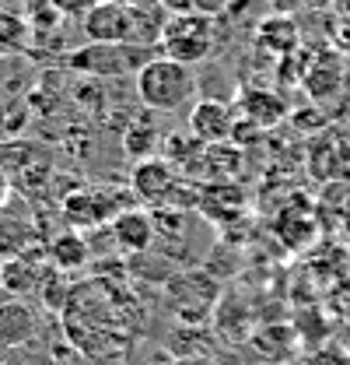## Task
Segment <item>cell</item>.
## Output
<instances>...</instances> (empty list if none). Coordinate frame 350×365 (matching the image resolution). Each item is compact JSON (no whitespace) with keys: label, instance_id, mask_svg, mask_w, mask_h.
<instances>
[{"label":"cell","instance_id":"1","mask_svg":"<svg viewBox=\"0 0 350 365\" xmlns=\"http://www.w3.org/2000/svg\"><path fill=\"white\" fill-rule=\"evenodd\" d=\"M140 102L151 109V113H179L193 102L196 95V74L193 67L169 60V56H154L151 63L140 67V74L133 78Z\"/></svg>","mask_w":350,"mask_h":365},{"label":"cell","instance_id":"2","mask_svg":"<svg viewBox=\"0 0 350 365\" xmlns=\"http://www.w3.org/2000/svg\"><path fill=\"white\" fill-rule=\"evenodd\" d=\"M214 43H218V32H214V21L207 11H175L161 25L158 53L193 67L214 53Z\"/></svg>","mask_w":350,"mask_h":365},{"label":"cell","instance_id":"3","mask_svg":"<svg viewBox=\"0 0 350 365\" xmlns=\"http://www.w3.org/2000/svg\"><path fill=\"white\" fill-rule=\"evenodd\" d=\"M158 56V46H140V43H88L74 49L67 56L70 71H81L91 78H137L144 63H151Z\"/></svg>","mask_w":350,"mask_h":365},{"label":"cell","instance_id":"4","mask_svg":"<svg viewBox=\"0 0 350 365\" xmlns=\"http://www.w3.org/2000/svg\"><path fill=\"white\" fill-rule=\"evenodd\" d=\"M88 43H140L137 4L130 0H98L85 18ZM144 46V43H140Z\"/></svg>","mask_w":350,"mask_h":365},{"label":"cell","instance_id":"5","mask_svg":"<svg viewBox=\"0 0 350 365\" xmlns=\"http://www.w3.org/2000/svg\"><path fill=\"white\" fill-rule=\"evenodd\" d=\"M189 134L196 137L200 144H228L231 137L238 134V113L228 102H196L189 109Z\"/></svg>","mask_w":350,"mask_h":365},{"label":"cell","instance_id":"6","mask_svg":"<svg viewBox=\"0 0 350 365\" xmlns=\"http://www.w3.org/2000/svg\"><path fill=\"white\" fill-rule=\"evenodd\" d=\"M175 186H179L175 165L169 158H158V155H154V158H140L130 173V190L140 197V200H147V204L165 200Z\"/></svg>","mask_w":350,"mask_h":365},{"label":"cell","instance_id":"7","mask_svg":"<svg viewBox=\"0 0 350 365\" xmlns=\"http://www.w3.org/2000/svg\"><path fill=\"white\" fill-rule=\"evenodd\" d=\"M109 225H112V239H116L127 253H144V250L154 246V222H151V215L140 211V207H123Z\"/></svg>","mask_w":350,"mask_h":365},{"label":"cell","instance_id":"8","mask_svg":"<svg viewBox=\"0 0 350 365\" xmlns=\"http://www.w3.org/2000/svg\"><path fill=\"white\" fill-rule=\"evenodd\" d=\"M273 228H277V239L284 246H291V250H305L319 235V222H315V215H312L308 204H291L287 211H280Z\"/></svg>","mask_w":350,"mask_h":365},{"label":"cell","instance_id":"9","mask_svg":"<svg viewBox=\"0 0 350 365\" xmlns=\"http://www.w3.org/2000/svg\"><path fill=\"white\" fill-rule=\"evenodd\" d=\"M302 85L319 102L329 98V95H336L340 85H344V63H340V56L336 53H322V56L308 60V67L302 71Z\"/></svg>","mask_w":350,"mask_h":365},{"label":"cell","instance_id":"10","mask_svg":"<svg viewBox=\"0 0 350 365\" xmlns=\"http://www.w3.org/2000/svg\"><path fill=\"white\" fill-rule=\"evenodd\" d=\"M298 25L287 18V14H270L262 18L260 29H256V46L273 53V56H291L298 53Z\"/></svg>","mask_w":350,"mask_h":365},{"label":"cell","instance_id":"11","mask_svg":"<svg viewBox=\"0 0 350 365\" xmlns=\"http://www.w3.org/2000/svg\"><path fill=\"white\" fill-rule=\"evenodd\" d=\"M36 334V317L25 302H7L0 306V344L14 348Z\"/></svg>","mask_w":350,"mask_h":365},{"label":"cell","instance_id":"12","mask_svg":"<svg viewBox=\"0 0 350 365\" xmlns=\"http://www.w3.org/2000/svg\"><path fill=\"white\" fill-rule=\"evenodd\" d=\"M242 106H245V116H249L253 123H260V127L277 123V120L287 113V106H284L273 91H249V95H242Z\"/></svg>","mask_w":350,"mask_h":365},{"label":"cell","instance_id":"13","mask_svg":"<svg viewBox=\"0 0 350 365\" xmlns=\"http://www.w3.org/2000/svg\"><path fill=\"white\" fill-rule=\"evenodd\" d=\"M28 46V21L14 11H0V56H14Z\"/></svg>","mask_w":350,"mask_h":365},{"label":"cell","instance_id":"14","mask_svg":"<svg viewBox=\"0 0 350 365\" xmlns=\"http://www.w3.org/2000/svg\"><path fill=\"white\" fill-rule=\"evenodd\" d=\"M53 264L63 267V271L85 264V242H81L78 235H63V239H56V242H53Z\"/></svg>","mask_w":350,"mask_h":365},{"label":"cell","instance_id":"15","mask_svg":"<svg viewBox=\"0 0 350 365\" xmlns=\"http://www.w3.org/2000/svg\"><path fill=\"white\" fill-rule=\"evenodd\" d=\"M151 140H158V130H154V127L133 123L130 130H127V151L137 155V158H154V144H151Z\"/></svg>","mask_w":350,"mask_h":365},{"label":"cell","instance_id":"16","mask_svg":"<svg viewBox=\"0 0 350 365\" xmlns=\"http://www.w3.org/2000/svg\"><path fill=\"white\" fill-rule=\"evenodd\" d=\"M305 4H308V0H270L273 14H287V18H291L298 7H305Z\"/></svg>","mask_w":350,"mask_h":365},{"label":"cell","instance_id":"17","mask_svg":"<svg viewBox=\"0 0 350 365\" xmlns=\"http://www.w3.org/2000/svg\"><path fill=\"white\" fill-rule=\"evenodd\" d=\"M7 197H11V180H7V173H4V165H0V211H4Z\"/></svg>","mask_w":350,"mask_h":365},{"label":"cell","instance_id":"18","mask_svg":"<svg viewBox=\"0 0 350 365\" xmlns=\"http://www.w3.org/2000/svg\"><path fill=\"white\" fill-rule=\"evenodd\" d=\"M4 113H7V98L0 95V130H4Z\"/></svg>","mask_w":350,"mask_h":365},{"label":"cell","instance_id":"19","mask_svg":"<svg viewBox=\"0 0 350 365\" xmlns=\"http://www.w3.org/2000/svg\"><path fill=\"white\" fill-rule=\"evenodd\" d=\"M336 4H340V7H344V11L350 14V0H336Z\"/></svg>","mask_w":350,"mask_h":365}]
</instances>
